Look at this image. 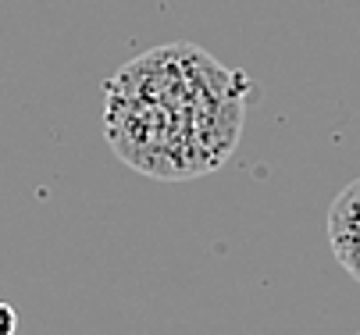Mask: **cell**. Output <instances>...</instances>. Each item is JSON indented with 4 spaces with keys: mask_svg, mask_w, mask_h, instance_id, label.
Returning a JSON list of instances; mask_svg holds the SVG:
<instances>
[{
    "mask_svg": "<svg viewBox=\"0 0 360 335\" xmlns=\"http://www.w3.org/2000/svg\"><path fill=\"white\" fill-rule=\"evenodd\" d=\"M250 79L193 43H165L104 82V136L129 168L182 182L239 147Z\"/></svg>",
    "mask_w": 360,
    "mask_h": 335,
    "instance_id": "1",
    "label": "cell"
},
{
    "mask_svg": "<svg viewBox=\"0 0 360 335\" xmlns=\"http://www.w3.org/2000/svg\"><path fill=\"white\" fill-rule=\"evenodd\" d=\"M15 331H18V314H15V307L0 303V335H15Z\"/></svg>",
    "mask_w": 360,
    "mask_h": 335,
    "instance_id": "3",
    "label": "cell"
},
{
    "mask_svg": "<svg viewBox=\"0 0 360 335\" xmlns=\"http://www.w3.org/2000/svg\"><path fill=\"white\" fill-rule=\"evenodd\" d=\"M328 243L342 271L360 282V178L342 189L328 211Z\"/></svg>",
    "mask_w": 360,
    "mask_h": 335,
    "instance_id": "2",
    "label": "cell"
}]
</instances>
